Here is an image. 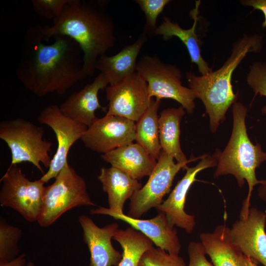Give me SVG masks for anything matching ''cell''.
I'll return each instance as SVG.
<instances>
[{"instance_id":"6da1fadb","label":"cell","mask_w":266,"mask_h":266,"mask_svg":"<svg viewBox=\"0 0 266 266\" xmlns=\"http://www.w3.org/2000/svg\"><path fill=\"white\" fill-rule=\"evenodd\" d=\"M26 38V51L16 70L18 79L38 97L51 93L64 95L85 78L82 52L71 38L57 35L44 43L40 29ZM83 55V54H82Z\"/></svg>"},{"instance_id":"7a4b0ae2","label":"cell","mask_w":266,"mask_h":266,"mask_svg":"<svg viewBox=\"0 0 266 266\" xmlns=\"http://www.w3.org/2000/svg\"><path fill=\"white\" fill-rule=\"evenodd\" d=\"M46 42L55 36L63 35L75 41L82 54V72L92 75L97 60L115 44L112 18L98 6L80 0H69L60 16L51 26L40 29Z\"/></svg>"},{"instance_id":"3957f363","label":"cell","mask_w":266,"mask_h":266,"mask_svg":"<svg viewBox=\"0 0 266 266\" xmlns=\"http://www.w3.org/2000/svg\"><path fill=\"white\" fill-rule=\"evenodd\" d=\"M262 46V36L245 34L235 42L230 56L218 70L200 76L186 73L190 88L204 104L212 133L225 120L227 110L237 98L232 84L234 70L249 53L259 52Z\"/></svg>"},{"instance_id":"277c9868","label":"cell","mask_w":266,"mask_h":266,"mask_svg":"<svg viewBox=\"0 0 266 266\" xmlns=\"http://www.w3.org/2000/svg\"><path fill=\"white\" fill-rule=\"evenodd\" d=\"M247 112V108L242 103H234L231 138L223 151L217 149L214 154L217 161L214 177L230 174L235 177L239 187H242L245 181L248 183V195L243 201L240 218H245L248 214L254 186L263 182L264 180L257 178L256 169L266 161V152L263 151L260 144H253L247 134L245 125Z\"/></svg>"},{"instance_id":"5b68a950","label":"cell","mask_w":266,"mask_h":266,"mask_svg":"<svg viewBox=\"0 0 266 266\" xmlns=\"http://www.w3.org/2000/svg\"><path fill=\"white\" fill-rule=\"evenodd\" d=\"M42 127L21 118L3 120L0 123V138L9 147L11 165L29 162L43 175L42 164L50 166L52 159L49 153L52 143L43 139Z\"/></svg>"},{"instance_id":"8992f818","label":"cell","mask_w":266,"mask_h":266,"mask_svg":"<svg viewBox=\"0 0 266 266\" xmlns=\"http://www.w3.org/2000/svg\"><path fill=\"white\" fill-rule=\"evenodd\" d=\"M45 187L40 214L37 220L47 228L67 211L80 206H95L90 199L84 179L68 163Z\"/></svg>"},{"instance_id":"52a82bcc","label":"cell","mask_w":266,"mask_h":266,"mask_svg":"<svg viewBox=\"0 0 266 266\" xmlns=\"http://www.w3.org/2000/svg\"><path fill=\"white\" fill-rule=\"evenodd\" d=\"M136 71L146 82L150 98L173 99L187 113H193L196 96L182 85L181 71L176 65L166 64L156 56L145 55L137 62Z\"/></svg>"},{"instance_id":"ba28073f","label":"cell","mask_w":266,"mask_h":266,"mask_svg":"<svg viewBox=\"0 0 266 266\" xmlns=\"http://www.w3.org/2000/svg\"><path fill=\"white\" fill-rule=\"evenodd\" d=\"M0 204L19 213L26 221L37 222L45 186L40 179L30 180L17 165H11L1 177Z\"/></svg>"},{"instance_id":"9c48e42d","label":"cell","mask_w":266,"mask_h":266,"mask_svg":"<svg viewBox=\"0 0 266 266\" xmlns=\"http://www.w3.org/2000/svg\"><path fill=\"white\" fill-rule=\"evenodd\" d=\"M188 163H175L173 157L162 150L147 182L130 199L127 215L140 219L151 208L160 205L164 201V197L170 191L176 174L181 169H186Z\"/></svg>"},{"instance_id":"30bf717a","label":"cell","mask_w":266,"mask_h":266,"mask_svg":"<svg viewBox=\"0 0 266 266\" xmlns=\"http://www.w3.org/2000/svg\"><path fill=\"white\" fill-rule=\"evenodd\" d=\"M37 119L40 124L49 126L53 131L57 141V150L50 166L40 178L46 183L55 178L68 163L67 157L70 148L81 139L87 127L65 115L56 104L43 108Z\"/></svg>"},{"instance_id":"8fae6325","label":"cell","mask_w":266,"mask_h":266,"mask_svg":"<svg viewBox=\"0 0 266 266\" xmlns=\"http://www.w3.org/2000/svg\"><path fill=\"white\" fill-rule=\"evenodd\" d=\"M108 101L105 115H115L137 122L149 106L147 84L136 71L129 77L106 88Z\"/></svg>"},{"instance_id":"7c38bea8","label":"cell","mask_w":266,"mask_h":266,"mask_svg":"<svg viewBox=\"0 0 266 266\" xmlns=\"http://www.w3.org/2000/svg\"><path fill=\"white\" fill-rule=\"evenodd\" d=\"M134 122L124 117L105 115L88 127L80 139L88 148L105 154L135 140Z\"/></svg>"},{"instance_id":"4fadbf2b","label":"cell","mask_w":266,"mask_h":266,"mask_svg":"<svg viewBox=\"0 0 266 266\" xmlns=\"http://www.w3.org/2000/svg\"><path fill=\"white\" fill-rule=\"evenodd\" d=\"M217 161L214 155H204L197 165L186 168V172L180 180L168 198L156 208L166 214L169 224L184 229L188 233L193 232L196 221L195 216L185 211V204L188 191L196 181V176L203 169L215 166Z\"/></svg>"},{"instance_id":"5bb4252c","label":"cell","mask_w":266,"mask_h":266,"mask_svg":"<svg viewBox=\"0 0 266 266\" xmlns=\"http://www.w3.org/2000/svg\"><path fill=\"white\" fill-rule=\"evenodd\" d=\"M266 214L252 207L245 218H240L230 228L233 242L243 255L264 266H266Z\"/></svg>"},{"instance_id":"9a60e30c","label":"cell","mask_w":266,"mask_h":266,"mask_svg":"<svg viewBox=\"0 0 266 266\" xmlns=\"http://www.w3.org/2000/svg\"><path fill=\"white\" fill-rule=\"evenodd\" d=\"M90 213L106 215L124 221L150 238L157 247L171 254H179L181 244L177 231L169 224L164 213L159 212L150 219H141L129 217L124 213L117 214L108 208L100 206L91 210Z\"/></svg>"},{"instance_id":"2e32d148","label":"cell","mask_w":266,"mask_h":266,"mask_svg":"<svg viewBox=\"0 0 266 266\" xmlns=\"http://www.w3.org/2000/svg\"><path fill=\"white\" fill-rule=\"evenodd\" d=\"M78 222L83 231V240L90 254L89 266H118L121 254L113 246L111 239L119 229L117 223L100 228L89 217L82 215Z\"/></svg>"},{"instance_id":"e0dca14e","label":"cell","mask_w":266,"mask_h":266,"mask_svg":"<svg viewBox=\"0 0 266 266\" xmlns=\"http://www.w3.org/2000/svg\"><path fill=\"white\" fill-rule=\"evenodd\" d=\"M108 85L105 77L100 73L91 83L72 93L59 106L61 111L87 127L90 126L97 118L96 111L102 108L99 102V92Z\"/></svg>"},{"instance_id":"ac0fdd59","label":"cell","mask_w":266,"mask_h":266,"mask_svg":"<svg viewBox=\"0 0 266 266\" xmlns=\"http://www.w3.org/2000/svg\"><path fill=\"white\" fill-rule=\"evenodd\" d=\"M147 39L144 32L133 43L126 45L116 54H105L99 58L96 69L104 75L108 85L119 84L136 72L137 58Z\"/></svg>"},{"instance_id":"d6986e66","label":"cell","mask_w":266,"mask_h":266,"mask_svg":"<svg viewBox=\"0 0 266 266\" xmlns=\"http://www.w3.org/2000/svg\"><path fill=\"white\" fill-rule=\"evenodd\" d=\"M101 158L137 180L149 176L157 163V159L137 143L118 147L102 154Z\"/></svg>"},{"instance_id":"ffe728a7","label":"cell","mask_w":266,"mask_h":266,"mask_svg":"<svg viewBox=\"0 0 266 266\" xmlns=\"http://www.w3.org/2000/svg\"><path fill=\"white\" fill-rule=\"evenodd\" d=\"M200 237L214 266H246L245 256L233 242L225 225H218L212 233H201Z\"/></svg>"},{"instance_id":"44dd1931","label":"cell","mask_w":266,"mask_h":266,"mask_svg":"<svg viewBox=\"0 0 266 266\" xmlns=\"http://www.w3.org/2000/svg\"><path fill=\"white\" fill-rule=\"evenodd\" d=\"M200 4V0L196 1L195 7L190 11V15L194 21L191 28L183 29L178 23L171 21L169 18L165 16L163 22L158 26L155 34L162 35L165 40L173 37L178 38L186 46L192 62L197 65L200 73L201 75H205L212 71V70L202 58L201 41L196 33Z\"/></svg>"},{"instance_id":"7402d4cb","label":"cell","mask_w":266,"mask_h":266,"mask_svg":"<svg viewBox=\"0 0 266 266\" xmlns=\"http://www.w3.org/2000/svg\"><path fill=\"white\" fill-rule=\"evenodd\" d=\"M98 178L107 194L108 209L117 214L124 213L126 201L142 187L137 180L113 166L102 167Z\"/></svg>"},{"instance_id":"603a6c76","label":"cell","mask_w":266,"mask_h":266,"mask_svg":"<svg viewBox=\"0 0 266 266\" xmlns=\"http://www.w3.org/2000/svg\"><path fill=\"white\" fill-rule=\"evenodd\" d=\"M182 106L178 108H168L163 110L159 117V133L162 150L175 159L178 163H190L199 159L189 160L182 151L180 143V124L185 114Z\"/></svg>"},{"instance_id":"cb8c5ba5","label":"cell","mask_w":266,"mask_h":266,"mask_svg":"<svg viewBox=\"0 0 266 266\" xmlns=\"http://www.w3.org/2000/svg\"><path fill=\"white\" fill-rule=\"evenodd\" d=\"M161 100L152 98L145 112L136 122L135 140L158 160L162 148L159 140L158 111Z\"/></svg>"},{"instance_id":"d4e9b609","label":"cell","mask_w":266,"mask_h":266,"mask_svg":"<svg viewBox=\"0 0 266 266\" xmlns=\"http://www.w3.org/2000/svg\"><path fill=\"white\" fill-rule=\"evenodd\" d=\"M113 238L123 249L122 258L118 266H138L142 255L153 247L150 238L132 227L125 230L118 229Z\"/></svg>"},{"instance_id":"484cf974","label":"cell","mask_w":266,"mask_h":266,"mask_svg":"<svg viewBox=\"0 0 266 266\" xmlns=\"http://www.w3.org/2000/svg\"><path fill=\"white\" fill-rule=\"evenodd\" d=\"M22 235L19 228L0 220V262L12 260L19 255L18 243Z\"/></svg>"},{"instance_id":"4316f807","label":"cell","mask_w":266,"mask_h":266,"mask_svg":"<svg viewBox=\"0 0 266 266\" xmlns=\"http://www.w3.org/2000/svg\"><path fill=\"white\" fill-rule=\"evenodd\" d=\"M138 266H186L178 255L171 254L159 247H152L142 256Z\"/></svg>"},{"instance_id":"83f0119b","label":"cell","mask_w":266,"mask_h":266,"mask_svg":"<svg viewBox=\"0 0 266 266\" xmlns=\"http://www.w3.org/2000/svg\"><path fill=\"white\" fill-rule=\"evenodd\" d=\"M169 0H136L135 2L144 12L146 17L144 32L154 33L157 28V20Z\"/></svg>"},{"instance_id":"f1b7e54d","label":"cell","mask_w":266,"mask_h":266,"mask_svg":"<svg viewBox=\"0 0 266 266\" xmlns=\"http://www.w3.org/2000/svg\"><path fill=\"white\" fill-rule=\"evenodd\" d=\"M248 84L255 93L266 97V63L258 62L251 66L246 78ZM262 112L266 115V105L262 108Z\"/></svg>"},{"instance_id":"f546056e","label":"cell","mask_w":266,"mask_h":266,"mask_svg":"<svg viewBox=\"0 0 266 266\" xmlns=\"http://www.w3.org/2000/svg\"><path fill=\"white\" fill-rule=\"evenodd\" d=\"M69 0H32L31 3L34 11L46 19L58 18Z\"/></svg>"},{"instance_id":"4dcf8cb0","label":"cell","mask_w":266,"mask_h":266,"mask_svg":"<svg viewBox=\"0 0 266 266\" xmlns=\"http://www.w3.org/2000/svg\"><path fill=\"white\" fill-rule=\"evenodd\" d=\"M188 252L189 263L187 266H214L207 260L206 254L201 242H190Z\"/></svg>"},{"instance_id":"1f68e13d","label":"cell","mask_w":266,"mask_h":266,"mask_svg":"<svg viewBox=\"0 0 266 266\" xmlns=\"http://www.w3.org/2000/svg\"><path fill=\"white\" fill-rule=\"evenodd\" d=\"M241 3L244 6H251L254 9L261 11L265 17L262 27H266V0H241Z\"/></svg>"},{"instance_id":"d6a6232c","label":"cell","mask_w":266,"mask_h":266,"mask_svg":"<svg viewBox=\"0 0 266 266\" xmlns=\"http://www.w3.org/2000/svg\"><path fill=\"white\" fill-rule=\"evenodd\" d=\"M26 255L22 253L15 259L5 262H0V266H27Z\"/></svg>"},{"instance_id":"836d02e7","label":"cell","mask_w":266,"mask_h":266,"mask_svg":"<svg viewBox=\"0 0 266 266\" xmlns=\"http://www.w3.org/2000/svg\"><path fill=\"white\" fill-rule=\"evenodd\" d=\"M259 197L266 202V180H264L258 189Z\"/></svg>"},{"instance_id":"e575fe53","label":"cell","mask_w":266,"mask_h":266,"mask_svg":"<svg viewBox=\"0 0 266 266\" xmlns=\"http://www.w3.org/2000/svg\"><path fill=\"white\" fill-rule=\"evenodd\" d=\"M245 261L246 266H258L257 263L250 259L249 257H247L245 256Z\"/></svg>"},{"instance_id":"d590c367","label":"cell","mask_w":266,"mask_h":266,"mask_svg":"<svg viewBox=\"0 0 266 266\" xmlns=\"http://www.w3.org/2000/svg\"><path fill=\"white\" fill-rule=\"evenodd\" d=\"M27 266H34V264L32 262H28Z\"/></svg>"},{"instance_id":"8d00e7d4","label":"cell","mask_w":266,"mask_h":266,"mask_svg":"<svg viewBox=\"0 0 266 266\" xmlns=\"http://www.w3.org/2000/svg\"><path fill=\"white\" fill-rule=\"evenodd\" d=\"M265 213L266 214V209Z\"/></svg>"}]
</instances>
